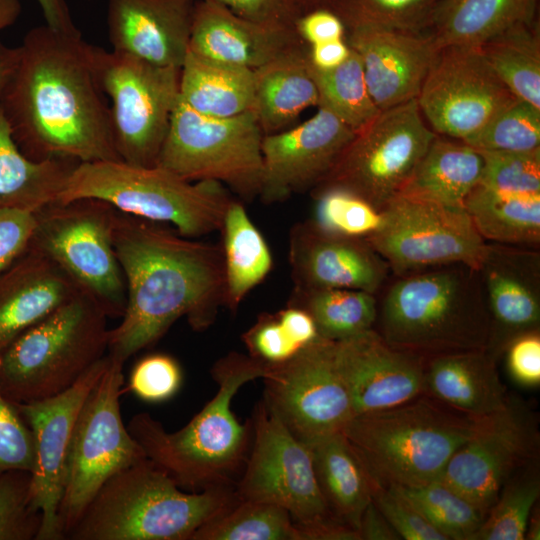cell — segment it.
I'll return each instance as SVG.
<instances>
[{
    "label": "cell",
    "instance_id": "1",
    "mask_svg": "<svg viewBox=\"0 0 540 540\" xmlns=\"http://www.w3.org/2000/svg\"><path fill=\"white\" fill-rule=\"evenodd\" d=\"M94 46L77 28L34 27L0 93V109L29 158L78 163L121 161L110 107L99 84Z\"/></svg>",
    "mask_w": 540,
    "mask_h": 540
},
{
    "label": "cell",
    "instance_id": "2",
    "mask_svg": "<svg viewBox=\"0 0 540 540\" xmlns=\"http://www.w3.org/2000/svg\"><path fill=\"white\" fill-rule=\"evenodd\" d=\"M113 246L126 282V307L109 330L107 354L124 364L181 317L207 329L225 306L221 244L198 241L118 210Z\"/></svg>",
    "mask_w": 540,
    "mask_h": 540
},
{
    "label": "cell",
    "instance_id": "3",
    "mask_svg": "<svg viewBox=\"0 0 540 540\" xmlns=\"http://www.w3.org/2000/svg\"><path fill=\"white\" fill-rule=\"evenodd\" d=\"M264 373L265 365L231 352L211 369L215 396L183 428L168 432L145 412L134 415L127 428L146 457L183 490L235 486L249 454L252 423L239 422L231 404L244 384Z\"/></svg>",
    "mask_w": 540,
    "mask_h": 540
},
{
    "label": "cell",
    "instance_id": "4",
    "mask_svg": "<svg viewBox=\"0 0 540 540\" xmlns=\"http://www.w3.org/2000/svg\"><path fill=\"white\" fill-rule=\"evenodd\" d=\"M237 500L235 486L185 491L146 457L101 486L66 538L192 540Z\"/></svg>",
    "mask_w": 540,
    "mask_h": 540
},
{
    "label": "cell",
    "instance_id": "5",
    "mask_svg": "<svg viewBox=\"0 0 540 540\" xmlns=\"http://www.w3.org/2000/svg\"><path fill=\"white\" fill-rule=\"evenodd\" d=\"M380 322L389 345L419 355L487 349L490 337L481 277L463 264L404 275L385 296Z\"/></svg>",
    "mask_w": 540,
    "mask_h": 540
},
{
    "label": "cell",
    "instance_id": "6",
    "mask_svg": "<svg viewBox=\"0 0 540 540\" xmlns=\"http://www.w3.org/2000/svg\"><path fill=\"white\" fill-rule=\"evenodd\" d=\"M476 420L422 394L356 415L342 433L377 483L415 486L441 479Z\"/></svg>",
    "mask_w": 540,
    "mask_h": 540
},
{
    "label": "cell",
    "instance_id": "7",
    "mask_svg": "<svg viewBox=\"0 0 540 540\" xmlns=\"http://www.w3.org/2000/svg\"><path fill=\"white\" fill-rule=\"evenodd\" d=\"M97 199L119 212L170 223L185 237L219 231L233 200L216 181L192 182L160 166L123 161L78 163L56 203Z\"/></svg>",
    "mask_w": 540,
    "mask_h": 540
},
{
    "label": "cell",
    "instance_id": "8",
    "mask_svg": "<svg viewBox=\"0 0 540 540\" xmlns=\"http://www.w3.org/2000/svg\"><path fill=\"white\" fill-rule=\"evenodd\" d=\"M108 316L81 292L0 351V388L14 404L72 387L108 351Z\"/></svg>",
    "mask_w": 540,
    "mask_h": 540
},
{
    "label": "cell",
    "instance_id": "9",
    "mask_svg": "<svg viewBox=\"0 0 540 540\" xmlns=\"http://www.w3.org/2000/svg\"><path fill=\"white\" fill-rule=\"evenodd\" d=\"M263 136L252 110L211 117L179 97L157 166L188 181L219 182L249 202L261 188Z\"/></svg>",
    "mask_w": 540,
    "mask_h": 540
},
{
    "label": "cell",
    "instance_id": "10",
    "mask_svg": "<svg viewBox=\"0 0 540 540\" xmlns=\"http://www.w3.org/2000/svg\"><path fill=\"white\" fill-rule=\"evenodd\" d=\"M116 209L97 199L53 203L36 212L28 249L60 266L108 317H122L126 282L113 246Z\"/></svg>",
    "mask_w": 540,
    "mask_h": 540
},
{
    "label": "cell",
    "instance_id": "11",
    "mask_svg": "<svg viewBox=\"0 0 540 540\" xmlns=\"http://www.w3.org/2000/svg\"><path fill=\"white\" fill-rule=\"evenodd\" d=\"M109 358L108 367L84 402L73 430L59 509L63 539L111 476L146 458L121 418L119 399L124 364Z\"/></svg>",
    "mask_w": 540,
    "mask_h": 540
},
{
    "label": "cell",
    "instance_id": "12",
    "mask_svg": "<svg viewBox=\"0 0 540 540\" xmlns=\"http://www.w3.org/2000/svg\"><path fill=\"white\" fill-rule=\"evenodd\" d=\"M94 62L102 91L110 99L119 158L135 166H156L179 99L180 69L97 46Z\"/></svg>",
    "mask_w": 540,
    "mask_h": 540
},
{
    "label": "cell",
    "instance_id": "13",
    "mask_svg": "<svg viewBox=\"0 0 540 540\" xmlns=\"http://www.w3.org/2000/svg\"><path fill=\"white\" fill-rule=\"evenodd\" d=\"M437 134L416 99L381 111L345 148L330 172L311 191L338 188L381 210L400 193Z\"/></svg>",
    "mask_w": 540,
    "mask_h": 540
},
{
    "label": "cell",
    "instance_id": "14",
    "mask_svg": "<svg viewBox=\"0 0 540 540\" xmlns=\"http://www.w3.org/2000/svg\"><path fill=\"white\" fill-rule=\"evenodd\" d=\"M366 241L398 275L463 264L479 269L487 243L465 208L398 194Z\"/></svg>",
    "mask_w": 540,
    "mask_h": 540
},
{
    "label": "cell",
    "instance_id": "15",
    "mask_svg": "<svg viewBox=\"0 0 540 540\" xmlns=\"http://www.w3.org/2000/svg\"><path fill=\"white\" fill-rule=\"evenodd\" d=\"M263 402L300 441L342 432L355 416L336 342L319 338L288 360L265 366Z\"/></svg>",
    "mask_w": 540,
    "mask_h": 540
},
{
    "label": "cell",
    "instance_id": "16",
    "mask_svg": "<svg viewBox=\"0 0 540 540\" xmlns=\"http://www.w3.org/2000/svg\"><path fill=\"white\" fill-rule=\"evenodd\" d=\"M251 423L252 441L235 485L237 497L278 505L298 525L335 520L318 486L308 446L263 401L256 406Z\"/></svg>",
    "mask_w": 540,
    "mask_h": 540
},
{
    "label": "cell",
    "instance_id": "17",
    "mask_svg": "<svg viewBox=\"0 0 540 540\" xmlns=\"http://www.w3.org/2000/svg\"><path fill=\"white\" fill-rule=\"evenodd\" d=\"M539 440L535 413L523 400L509 394L503 408L477 418L440 480L485 516L506 480L536 458Z\"/></svg>",
    "mask_w": 540,
    "mask_h": 540
},
{
    "label": "cell",
    "instance_id": "18",
    "mask_svg": "<svg viewBox=\"0 0 540 540\" xmlns=\"http://www.w3.org/2000/svg\"><path fill=\"white\" fill-rule=\"evenodd\" d=\"M515 99L479 47L446 46L438 50L416 101L436 134L465 141Z\"/></svg>",
    "mask_w": 540,
    "mask_h": 540
},
{
    "label": "cell",
    "instance_id": "19",
    "mask_svg": "<svg viewBox=\"0 0 540 540\" xmlns=\"http://www.w3.org/2000/svg\"><path fill=\"white\" fill-rule=\"evenodd\" d=\"M109 361L106 354L72 387L60 394L15 404L34 439L35 464L30 478V500L41 514L36 540L63 539L59 509L73 430L84 402Z\"/></svg>",
    "mask_w": 540,
    "mask_h": 540
},
{
    "label": "cell",
    "instance_id": "20",
    "mask_svg": "<svg viewBox=\"0 0 540 540\" xmlns=\"http://www.w3.org/2000/svg\"><path fill=\"white\" fill-rule=\"evenodd\" d=\"M354 136L351 128L320 107L305 122L264 135L258 197L269 205L311 191L330 172Z\"/></svg>",
    "mask_w": 540,
    "mask_h": 540
},
{
    "label": "cell",
    "instance_id": "21",
    "mask_svg": "<svg viewBox=\"0 0 540 540\" xmlns=\"http://www.w3.org/2000/svg\"><path fill=\"white\" fill-rule=\"evenodd\" d=\"M288 259L294 288L304 290L353 289L375 294L389 268L365 238L325 231L312 219L291 228Z\"/></svg>",
    "mask_w": 540,
    "mask_h": 540
},
{
    "label": "cell",
    "instance_id": "22",
    "mask_svg": "<svg viewBox=\"0 0 540 540\" xmlns=\"http://www.w3.org/2000/svg\"><path fill=\"white\" fill-rule=\"evenodd\" d=\"M336 355L355 416L388 409L425 393L423 358L392 347L373 329L337 341Z\"/></svg>",
    "mask_w": 540,
    "mask_h": 540
},
{
    "label": "cell",
    "instance_id": "23",
    "mask_svg": "<svg viewBox=\"0 0 540 540\" xmlns=\"http://www.w3.org/2000/svg\"><path fill=\"white\" fill-rule=\"evenodd\" d=\"M368 91L380 111L417 98L439 48L429 34L375 26L346 27Z\"/></svg>",
    "mask_w": 540,
    "mask_h": 540
},
{
    "label": "cell",
    "instance_id": "24",
    "mask_svg": "<svg viewBox=\"0 0 540 540\" xmlns=\"http://www.w3.org/2000/svg\"><path fill=\"white\" fill-rule=\"evenodd\" d=\"M490 315L487 349L498 359L508 343L540 326V256L527 247L487 244L478 269Z\"/></svg>",
    "mask_w": 540,
    "mask_h": 540
},
{
    "label": "cell",
    "instance_id": "25",
    "mask_svg": "<svg viewBox=\"0 0 540 540\" xmlns=\"http://www.w3.org/2000/svg\"><path fill=\"white\" fill-rule=\"evenodd\" d=\"M196 0H108L112 50L148 63L181 68L189 51Z\"/></svg>",
    "mask_w": 540,
    "mask_h": 540
},
{
    "label": "cell",
    "instance_id": "26",
    "mask_svg": "<svg viewBox=\"0 0 540 540\" xmlns=\"http://www.w3.org/2000/svg\"><path fill=\"white\" fill-rule=\"evenodd\" d=\"M303 44L294 27L251 21L220 4L195 2L189 43L195 54L254 70Z\"/></svg>",
    "mask_w": 540,
    "mask_h": 540
},
{
    "label": "cell",
    "instance_id": "27",
    "mask_svg": "<svg viewBox=\"0 0 540 540\" xmlns=\"http://www.w3.org/2000/svg\"><path fill=\"white\" fill-rule=\"evenodd\" d=\"M81 292L53 260L28 249L0 272V351Z\"/></svg>",
    "mask_w": 540,
    "mask_h": 540
},
{
    "label": "cell",
    "instance_id": "28",
    "mask_svg": "<svg viewBox=\"0 0 540 540\" xmlns=\"http://www.w3.org/2000/svg\"><path fill=\"white\" fill-rule=\"evenodd\" d=\"M496 362L488 349L435 354L425 365V393L467 416H488L509 397Z\"/></svg>",
    "mask_w": 540,
    "mask_h": 540
},
{
    "label": "cell",
    "instance_id": "29",
    "mask_svg": "<svg viewBox=\"0 0 540 540\" xmlns=\"http://www.w3.org/2000/svg\"><path fill=\"white\" fill-rule=\"evenodd\" d=\"M323 499L333 518L359 532L376 481L342 432L306 444Z\"/></svg>",
    "mask_w": 540,
    "mask_h": 540
},
{
    "label": "cell",
    "instance_id": "30",
    "mask_svg": "<svg viewBox=\"0 0 540 540\" xmlns=\"http://www.w3.org/2000/svg\"><path fill=\"white\" fill-rule=\"evenodd\" d=\"M308 48L303 44L254 69L252 111L263 135L290 128L305 109L318 105Z\"/></svg>",
    "mask_w": 540,
    "mask_h": 540
},
{
    "label": "cell",
    "instance_id": "31",
    "mask_svg": "<svg viewBox=\"0 0 540 540\" xmlns=\"http://www.w3.org/2000/svg\"><path fill=\"white\" fill-rule=\"evenodd\" d=\"M484 167L481 152L463 141L436 135L399 194L464 208Z\"/></svg>",
    "mask_w": 540,
    "mask_h": 540
},
{
    "label": "cell",
    "instance_id": "32",
    "mask_svg": "<svg viewBox=\"0 0 540 540\" xmlns=\"http://www.w3.org/2000/svg\"><path fill=\"white\" fill-rule=\"evenodd\" d=\"M538 0H443L426 31L440 49L479 47L500 33L537 19Z\"/></svg>",
    "mask_w": 540,
    "mask_h": 540
},
{
    "label": "cell",
    "instance_id": "33",
    "mask_svg": "<svg viewBox=\"0 0 540 540\" xmlns=\"http://www.w3.org/2000/svg\"><path fill=\"white\" fill-rule=\"evenodd\" d=\"M77 164L68 159L27 157L0 109V207L36 213L56 203Z\"/></svg>",
    "mask_w": 540,
    "mask_h": 540
},
{
    "label": "cell",
    "instance_id": "34",
    "mask_svg": "<svg viewBox=\"0 0 540 540\" xmlns=\"http://www.w3.org/2000/svg\"><path fill=\"white\" fill-rule=\"evenodd\" d=\"M254 89V70L244 66L188 51L180 68V99L206 116L226 118L252 110Z\"/></svg>",
    "mask_w": 540,
    "mask_h": 540
},
{
    "label": "cell",
    "instance_id": "35",
    "mask_svg": "<svg viewBox=\"0 0 540 540\" xmlns=\"http://www.w3.org/2000/svg\"><path fill=\"white\" fill-rule=\"evenodd\" d=\"M225 271V306L235 312L270 273L272 254L241 200L229 204L220 228Z\"/></svg>",
    "mask_w": 540,
    "mask_h": 540
},
{
    "label": "cell",
    "instance_id": "36",
    "mask_svg": "<svg viewBox=\"0 0 540 540\" xmlns=\"http://www.w3.org/2000/svg\"><path fill=\"white\" fill-rule=\"evenodd\" d=\"M464 208L484 240L527 248L539 245L540 194H501L477 184Z\"/></svg>",
    "mask_w": 540,
    "mask_h": 540
},
{
    "label": "cell",
    "instance_id": "37",
    "mask_svg": "<svg viewBox=\"0 0 540 540\" xmlns=\"http://www.w3.org/2000/svg\"><path fill=\"white\" fill-rule=\"evenodd\" d=\"M479 48L511 93L516 98L540 109L538 18L511 27Z\"/></svg>",
    "mask_w": 540,
    "mask_h": 540
},
{
    "label": "cell",
    "instance_id": "38",
    "mask_svg": "<svg viewBox=\"0 0 540 540\" xmlns=\"http://www.w3.org/2000/svg\"><path fill=\"white\" fill-rule=\"evenodd\" d=\"M287 305L307 311L320 337L336 342L372 330L377 317L374 294L361 290L294 288Z\"/></svg>",
    "mask_w": 540,
    "mask_h": 540
},
{
    "label": "cell",
    "instance_id": "39",
    "mask_svg": "<svg viewBox=\"0 0 540 540\" xmlns=\"http://www.w3.org/2000/svg\"><path fill=\"white\" fill-rule=\"evenodd\" d=\"M309 70L318 92L317 107L334 114L355 133L381 112L368 91L361 60L352 49L336 68L319 70L309 62Z\"/></svg>",
    "mask_w": 540,
    "mask_h": 540
},
{
    "label": "cell",
    "instance_id": "40",
    "mask_svg": "<svg viewBox=\"0 0 540 540\" xmlns=\"http://www.w3.org/2000/svg\"><path fill=\"white\" fill-rule=\"evenodd\" d=\"M192 540H301L297 524L284 508L239 499L200 527Z\"/></svg>",
    "mask_w": 540,
    "mask_h": 540
},
{
    "label": "cell",
    "instance_id": "41",
    "mask_svg": "<svg viewBox=\"0 0 540 540\" xmlns=\"http://www.w3.org/2000/svg\"><path fill=\"white\" fill-rule=\"evenodd\" d=\"M394 487L447 540H476L484 514L442 480Z\"/></svg>",
    "mask_w": 540,
    "mask_h": 540
},
{
    "label": "cell",
    "instance_id": "42",
    "mask_svg": "<svg viewBox=\"0 0 540 540\" xmlns=\"http://www.w3.org/2000/svg\"><path fill=\"white\" fill-rule=\"evenodd\" d=\"M530 463L516 470L503 484L476 540H524L530 514L540 496L539 474Z\"/></svg>",
    "mask_w": 540,
    "mask_h": 540
},
{
    "label": "cell",
    "instance_id": "43",
    "mask_svg": "<svg viewBox=\"0 0 540 540\" xmlns=\"http://www.w3.org/2000/svg\"><path fill=\"white\" fill-rule=\"evenodd\" d=\"M443 0H327L345 27L375 26L412 32L427 31Z\"/></svg>",
    "mask_w": 540,
    "mask_h": 540
},
{
    "label": "cell",
    "instance_id": "44",
    "mask_svg": "<svg viewBox=\"0 0 540 540\" xmlns=\"http://www.w3.org/2000/svg\"><path fill=\"white\" fill-rule=\"evenodd\" d=\"M489 152H530L540 149V109L516 98L481 130L463 141Z\"/></svg>",
    "mask_w": 540,
    "mask_h": 540
},
{
    "label": "cell",
    "instance_id": "45",
    "mask_svg": "<svg viewBox=\"0 0 540 540\" xmlns=\"http://www.w3.org/2000/svg\"><path fill=\"white\" fill-rule=\"evenodd\" d=\"M312 197L316 201L312 220L325 231L366 238L382 225V211L352 192L332 188Z\"/></svg>",
    "mask_w": 540,
    "mask_h": 540
},
{
    "label": "cell",
    "instance_id": "46",
    "mask_svg": "<svg viewBox=\"0 0 540 540\" xmlns=\"http://www.w3.org/2000/svg\"><path fill=\"white\" fill-rule=\"evenodd\" d=\"M480 152L484 167L478 185L501 194H540V149L530 152Z\"/></svg>",
    "mask_w": 540,
    "mask_h": 540
},
{
    "label": "cell",
    "instance_id": "47",
    "mask_svg": "<svg viewBox=\"0 0 540 540\" xmlns=\"http://www.w3.org/2000/svg\"><path fill=\"white\" fill-rule=\"evenodd\" d=\"M31 473H0V540L36 539L41 514L30 500Z\"/></svg>",
    "mask_w": 540,
    "mask_h": 540
},
{
    "label": "cell",
    "instance_id": "48",
    "mask_svg": "<svg viewBox=\"0 0 540 540\" xmlns=\"http://www.w3.org/2000/svg\"><path fill=\"white\" fill-rule=\"evenodd\" d=\"M35 447L32 432L17 406L0 388V473L32 472Z\"/></svg>",
    "mask_w": 540,
    "mask_h": 540
},
{
    "label": "cell",
    "instance_id": "49",
    "mask_svg": "<svg viewBox=\"0 0 540 540\" xmlns=\"http://www.w3.org/2000/svg\"><path fill=\"white\" fill-rule=\"evenodd\" d=\"M183 374L179 363L166 354L147 355L133 367L128 387L139 399L159 403L180 389Z\"/></svg>",
    "mask_w": 540,
    "mask_h": 540
},
{
    "label": "cell",
    "instance_id": "50",
    "mask_svg": "<svg viewBox=\"0 0 540 540\" xmlns=\"http://www.w3.org/2000/svg\"><path fill=\"white\" fill-rule=\"evenodd\" d=\"M373 502L400 539L447 540L394 486L376 483Z\"/></svg>",
    "mask_w": 540,
    "mask_h": 540
},
{
    "label": "cell",
    "instance_id": "51",
    "mask_svg": "<svg viewBox=\"0 0 540 540\" xmlns=\"http://www.w3.org/2000/svg\"><path fill=\"white\" fill-rule=\"evenodd\" d=\"M242 339L249 356L265 366L284 362L302 349L287 335L276 313L260 314Z\"/></svg>",
    "mask_w": 540,
    "mask_h": 540
},
{
    "label": "cell",
    "instance_id": "52",
    "mask_svg": "<svg viewBox=\"0 0 540 540\" xmlns=\"http://www.w3.org/2000/svg\"><path fill=\"white\" fill-rule=\"evenodd\" d=\"M35 227L36 213L0 207V272L28 250Z\"/></svg>",
    "mask_w": 540,
    "mask_h": 540
},
{
    "label": "cell",
    "instance_id": "53",
    "mask_svg": "<svg viewBox=\"0 0 540 540\" xmlns=\"http://www.w3.org/2000/svg\"><path fill=\"white\" fill-rule=\"evenodd\" d=\"M504 352L507 372L517 385L525 388H536L540 385L539 330L515 337Z\"/></svg>",
    "mask_w": 540,
    "mask_h": 540
},
{
    "label": "cell",
    "instance_id": "54",
    "mask_svg": "<svg viewBox=\"0 0 540 540\" xmlns=\"http://www.w3.org/2000/svg\"><path fill=\"white\" fill-rule=\"evenodd\" d=\"M220 4L245 19L278 26L294 27L301 14L295 0H196Z\"/></svg>",
    "mask_w": 540,
    "mask_h": 540
},
{
    "label": "cell",
    "instance_id": "55",
    "mask_svg": "<svg viewBox=\"0 0 540 540\" xmlns=\"http://www.w3.org/2000/svg\"><path fill=\"white\" fill-rule=\"evenodd\" d=\"M294 29L307 45L344 39L346 27L341 18L326 7H318L300 14Z\"/></svg>",
    "mask_w": 540,
    "mask_h": 540
},
{
    "label": "cell",
    "instance_id": "56",
    "mask_svg": "<svg viewBox=\"0 0 540 540\" xmlns=\"http://www.w3.org/2000/svg\"><path fill=\"white\" fill-rule=\"evenodd\" d=\"M276 316L287 335L300 348L321 338L313 318L302 308L287 305Z\"/></svg>",
    "mask_w": 540,
    "mask_h": 540
},
{
    "label": "cell",
    "instance_id": "57",
    "mask_svg": "<svg viewBox=\"0 0 540 540\" xmlns=\"http://www.w3.org/2000/svg\"><path fill=\"white\" fill-rule=\"evenodd\" d=\"M351 48L345 38L310 45L308 59L319 70H330L341 65L350 55Z\"/></svg>",
    "mask_w": 540,
    "mask_h": 540
},
{
    "label": "cell",
    "instance_id": "58",
    "mask_svg": "<svg viewBox=\"0 0 540 540\" xmlns=\"http://www.w3.org/2000/svg\"><path fill=\"white\" fill-rule=\"evenodd\" d=\"M359 534L361 540L400 539L398 534L374 504L373 499L362 514L359 526Z\"/></svg>",
    "mask_w": 540,
    "mask_h": 540
},
{
    "label": "cell",
    "instance_id": "59",
    "mask_svg": "<svg viewBox=\"0 0 540 540\" xmlns=\"http://www.w3.org/2000/svg\"><path fill=\"white\" fill-rule=\"evenodd\" d=\"M41 8L46 24L56 30L76 28L65 0H36Z\"/></svg>",
    "mask_w": 540,
    "mask_h": 540
},
{
    "label": "cell",
    "instance_id": "60",
    "mask_svg": "<svg viewBox=\"0 0 540 540\" xmlns=\"http://www.w3.org/2000/svg\"><path fill=\"white\" fill-rule=\"evenodd\" d=\"M19 59V47H10L0 39V93Z\"/></svg>",
    "mask_w": 540,
    "mask_h": 540
},
{
    "label": "cell",
    "instance_id": "61",
    "mask_svg": "<svg viewBox=\"0 0 540 540\" xmlns=\"http://www.w3.org/2000/svg\"><path fill=\"white\" fill-rule=\"evenodd\" d=\"M21 12L20 0H0V31L13 25Z\"/></svg>",
    "mask_w": 540,
    "mask_h": 540
},
{
    "label": "cell",
    "instance_id": "62",
    "mask_svg": "<svg viewBox=\"0 0 540 540\" xmlns=\"http://www.w3.org/2000/svg\"><path fill=\"white\" fill-rule=\"evenodd\" d=\"M526 540H539L540 539V513L536 506L533 508L525 531Z\"/></svg>",
    "mask_w": 540,
    "mask_h": 540
},
{
    "label": "cell",
    "instance_id": "63",
    "mask_svg": "<svg viewBox=\"0 0 540 540\" xmlns=\"http://www.w3.org/2000/svg\"><path fill=\"white\" fill-rule=\"evenodd\" d=\"M327 0H295L301 14L308 10L322 7Z\"/></svg>",
    "mask_w": 540,
    "mask_h": 540
}]
</instances>
